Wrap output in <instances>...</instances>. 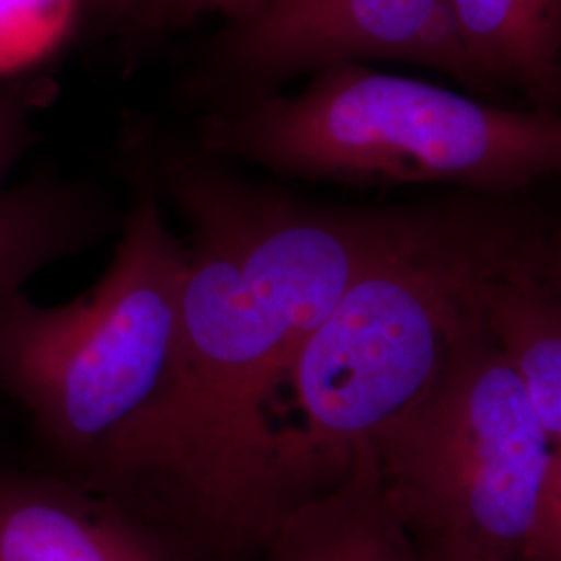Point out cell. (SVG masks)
I'll list each match as a JSON object with an SVG mask.
<instances>
[{
  "instance_id": "cell-7",
  "label": "cell",
  "mask_w": 561,
  "mask_h": 561,
  "mask_svg": "<svg viewBox=\"0 0 561 561\" xmlns=\"http://www.w3.org/2000/svg\"><path fill=\"white\" fill-rule=\"evenodd\" d=\"M0 561H178L157 539L69 482L0 477Z\"/></svg>"
},
{
  "instance_id": "cell-2",
  "label": "cell",
  "mask_w": 561,
  "mask_h": 561,
  "mask_svg": "<svg viewBox=\"0 0 561 561\" xmlns=\"http://www.w3.org/2000/svg\"><path fill=\"white\" fill-rule=\"evenodd\" d=\"M533 241L481 213H405L289 370L277 443L296 502L337 484L382 424L486 333L482 287Z\"/></svg>"
},
{
  "instance_id": "cell-3",
  "label": "cell",
  "mask_w": 561,
  "mask_h": 561,
  "mask_svg": "<svg viewBox=\"0 0 561 561\" xmlns=\"http://www.w3.org/2000/svg\"><path fill=\"white\" fill-rule=\"evenodd\" d=\"M204 140L279 175L350 185L514 192L561 175V111L477 101L366 62L322 67L294 94L215 117Z\"/></svg>"
},
{
  "instance_id": "cell-12",
  "label": "cell",
  "mask_w": 561,
  "mask_h": 561,
  "mask_svg": "<svg viewBox=\"0 0 561 561\" xmlns=\"http://www.w3.org/2000/svg\"><path fill=\"white\" fill-rule=\"evenodd\" d=\"M264 0H140L127 34L161 36L210 15H221L227 25L252 18Z\"/></svg>"
},
{
  "instance_id": "cell-6",
  "label": "cell",
  "mask_w": 561,
  "mask_h": 561,
  "mask_svg": "<svg viewBox=\"0 0 561 561\" xmlns=\"http://www.w3.org/2000/svg\"><path fill=\"white\" fill-rule=\"evenodd\" d=\"M231 81L271 88L341 62L400 60L481 92L461 53L449 0H264L215 44Z\"/></svg>"
},
{
  "instance_id": "cell-13",
  "label": "cell",
  "mask_w": 561,
  "mask_h": 561,
  "mask_svg": "<svg viewBox=\"0 0 561 561\" xmlns=\"http://www.w3.org/2000/svg\"><path fill=\"white\" fill-rule=\"evenodd\" d=\"M42 92L36 85L0 88V196L9 187L7 180L32 138V111L41 104Z\"/></svg>"
},
{
  "instance_id": "cell-14",
  "label": "cell",
  "mask_w": 561,
  "mask_h": 561,
  "mask_svg": "<svg viewBox=\"0 0 561 561\" xmlns=\"http://www.w3.org/2000/svg\"><path fill=\"white\" fill-rule=\"evenodd\" d=\"M524 561H561V447L551 449Z\"/></svg>"
},
{
  "instance_id": "cell-5",
  "label": "cell",
  "mask_w": 561,
  "mask_h": 561,
  "mask_svg": "<svg viewBox=\"0 0 561 561\" xmlns=\"http://www.w3.org/2000/svg\"><path fill=\"white\" fill-rule=\"evenodd\" d=\"M368 445L419 561H524L553 443L489 329Z\"/></svg>"
},
{
  "instance_id": "cell-9",
  "label": "cell",
  "mask_w": 561,
  "mask_h": 561,
  "mask_svg": "<svg viewBox=\"0 0 561 561\" xmlns=\"http://www.w3.org/2000/svg\"><path fill=\"white\" fill-rule=\"evenodd\" d=\"M461 53L481 88L510 85L561 111V0H449Z\"/></svg>"
},
{
  "instance_id": "cell-16",
  "label": "cell",
  "mask_w": 561,
  "mask_h": 561,
  "mask_svg": "<svg viewBox=\"0 0 561 561\" xmlns=\"http://www.w3.org/2000/svg\"><path fill=\"white\" fill-rule=\"evenodd\" d=\"M539 271L547 287L561 300V233L549 243H542Z\"/></svg>"
},
{
  "instance_id": "cell-11",
  "label": "cell",
  "mask_w": 561,
  "mask_h": 561,
  "mask_svg": "<svg viewBox=\"0 0 561 561\" xmlns=\"http://www.w3.org/2000/svg\"><path fill=\"white\" fill-rule=\"evenodd\" d=\"M111 215L90 187L36 175L0 196V317L53 262L92 245Z\"/></svg>"
},
{
  "instance_id": "cell-10",
  "label": "cell",
  "mask_w": 561,
  "mask_h": 561,
  "mask_svg": "<svg viewBox=\"0 0 561 561\" xmlns=\"http://www.w3.org/2000/svg\"><path fill=\"white\" fill-rule=\"evenodd\" d=\"M533 241L482 287V317L553 447H561V300L542 280Z\"/></svg>"
},
{
  "instance_id": "cell-8",
  "label": "cell",
  "mask_w": 561,
  "mask_h": 561,
  "mask_svg": "<svg viewBox=\"0 0 561 561\" xmlns=\"http://www.w3.org/2000/svg\"><path fill=\"white\" fill-rule=\"evenodd\" d=\"M261 561H419L382 489L370 445L337 484L277 524L262 545Z\"/></svg>"
},
{
  "instance_id": "cell-15",
  "label": "cell",
  "mask_w": 561,
  "mask_h": 561,
  "mask_svg": "<svg viewBox=\"0 0 561 561\" xmlns=\"http://www.w3.org/2000/svg\"><path fill=\"white\" fill-rule=\"evenodd\" d=\"M85 4L99 20L127 34L140 0H85Z\"/></svg>"
},
{
  "instance_id": "cell-4",
  "label": "cell",
  "mask_w": 561,
  "mask_h": 561,
  "mask_svg": "<svg viewBox=\"0 0 561 561\" xmlns=\"http://www.w3.org/2000/svg\"><path fill=\"white\" fill-rule=\"evenodd\" d=\"M185 271V243L144 194L92 289L59 306L23 294L0 317V389L23 405L44 442L92 474L171 382Z\"/></svg>"
},
{
  "instance_id": "cell-1",
  "label": "cell",
  "mask_w": 561,
  "mask_h": 561,
  "mask_svg": "<svg viewBox=\"0 0 561 561\" xmlns=\"http://www.w3.org/2000/svg\"><path fill=\"white\" fill-rule=\"evenodd\" d=\"M190 222L171 382L94 474L215 541L264 545L298 503L279 461L289 370L408 210H335L198 164L169 173Z\"/></svg>"
}]
</instances>
